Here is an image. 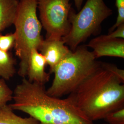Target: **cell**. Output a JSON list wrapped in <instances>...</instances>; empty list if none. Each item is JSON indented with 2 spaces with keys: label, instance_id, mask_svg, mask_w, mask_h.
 Listing matches in <instances>:
<instances>
[{
  "label": "cell",
  "instance_id": "6da1fadb",
  "mask_svg": "<svg viewBox=\"0 0 124 124\" xmlns=\"http://www.w3.org/2000/svg\"><path fill=\"white\" fill-rule=\"evenodd\" d=\"M13 110L26 113L40 124H94L70 95L64 99L50 96L44 85L23 78L13 92Z\"/></svg>",
  "mask_w": 124,
  "mask_h": 124
},
{
  "label": "cell",
  "instance_id": "7a4b0ae2",
  "mask_svg": "<svg viewBox=\"0 0 124 124\" xmlns=\"http://www.w3.org/2000/svg\"><path fill=\"white\" fill-rule=\"evenodd\" d=\"M124 82L102 65L70 94L89 120L104 119L124 107Z\"/></svg>",
  "mask_w": 124,
  "mask_h": 124
},
{
  "label": "cell",
  "instance_id": "3957f363",
  "mask_svg": "<svg viewBox=\"0 0 124 124\" xmlns=\"http://www.w3.org/2000/svg\"><path fill=\"white\" fill-rule=\"evenodd\" d=\"M85 45H80L72 51L55 69L51 86L46 90L50 96L60 98L74 93L90 75L98 69L97 61Z\"/></svg>",
  "mask_w": 124,
  "mask_h": 124
},
{
  "label": "cell",
  "instance_id": "277c9868",
  "mask_svg": "<svg viewBox=\"0 0 124 124\" xmlns=\"http://www.w3.org/2000/svg\"><path fill=\"white\" fill-rule=\"evenodd\" d=\"M37 7L36 0H19L13 23L15 28L14 48L20 60L18 74L23 78L27 76L32 50H38L44 40L41 35L42 26L37 15Z\"/></svg>",
  "mask_w": 124,
  "mask_h": 124
},
{
  "label": "cell",
  "instance_id": "5b68a950",
  "mask_svg": "<svg viewBox=\"0 0 124 124\" xmlns=\"http://www.w3.org/2000/svg\"><path fill=\"white\" fill-rule=\"evenodd\" d=\"M112 13V10L103 0H86L77 13L72 8L69 17L70 30L62 40L72 51H74L91 36L99 34L102 23Z\"/></svg>",
  "mask_w": 124,
  "mask_h": 124
},
{
  "label": "cell",
  "instance_id": "8992f818",
  "mask_svg": "<svg viewBox=\"0 0 124 124\" xmlns=\"http://www.w3.org/2000/svg\"><path fill=\"white\" fill-rule=\"evenodd\" d=\"M40 22L46 31V39H62L69 33L70 0H36Z\"/></svg>",
  "mask_w": 124,
  "mask_h": 124
},
{
  "label": "cell",
  "instance_id": "52a82bcc",
  "mask_svg": "<svg viewBox=\"0 0 124 124\" xmlns=\"http://www.w3.org/2000/svg\"><path fill=\"white\" fill-rule=\"evenodd\" d=\"M92 51L96 59L102 57L124 58V39L111 38L107 35L95 37L86 45Z\"/></svg>",
  "mask_w": 124,
  "mask_h": 124
},
{
  "label": "cell",
  "instance_id": "ba28073f",
  "mask_svg": "<svg viewBox=\"0 0 124 124\" xmlns=\"http://www.w3.org/2000/svg\"><path fill=\"white\" fill-rule=\"evenodd\" d=\"M38 51L44 57L46 65H49L50 74L71 51L62 39H44Z\"/></svg>",
  "mask_w": 124,
  "mask_h": 124
},
{
  "label": "cell",
  "instance_id": "9c48e42d",
  "mask_svg": "<svg viewBox=\"0 0 124 124\" xmlns=\"http://www.w3.org/2000/svg\"><path fill=\"white\" fill-rule=\"evenodd\" d=\"M46 65V62L44 57L38 50L32 49L28 63L27 80L31 82L44 85L49 81L50 78V74L45 70Z\"/></svg>",
  "mask_w": 124,
  "mask_h": 124
},
{
  "label": "cell",
  "instance_id": "30bf717a",
  "mask_svg": "<svg viewBox=\"0 0 124 124\" xmlns=\"http://www.w3.org/2000/svg\"><path fill=\"white\" fill-rule=\"evenodd\" d=\"M19 0H0V32L14 23Z\"/></svg>",
  "mask_w": 124,
  "mask_h": 124
},
{
  "label": "cell",
  "instance_id": "8fae6325",
  "mask_svg": "<svg viewBox=\"0 0 124 124\" xmlns=\"http://www.w3.org/2000/svg\"><path fill=\"white\" fill-rule=\"evenodd\" d=\"M13 111L8 104L0 108V124H40L31 116L23 118L16 115Z\"/></svg>",
  "mask_w": 124,
  "mask_h": 124
},
{
  "label": "cell",
  "instance_id": "7c38bea8",
  "mask_svg": "<svg viewBox=\"0 0 124 124\" xmlns=\"http://www.w3.org/2000/svg\"><path fill=\"white\" fill-rule=\"evenodd\" d=\"M16 61L9 52L0 50V78L9 80L16 73Z\"/></svg>",
  "mask_w": 124,
  "mask_h": 124
},
{
  "label": "cell",
  "instance_id": "4fadbf2b",
  "mask_svg": "<svg viewBox=\"0 0 124 124\" xmlns=\"http://www.w3.org/2000/svg\"><path fill=\"white\" fill-rule=\"evenodd\" d=\"M13 95V92L5 82L4 80L0 78V108L12 100Z\"/></svg>",
  "mask_w": 124,
  "mask_h": 124
},
{
  "label": "cell",
  "instance_id": "5bb4252c",
  "mask_svg": "<svg viewBox=\"0 0 124 124\" xmlns=\"http://www.w3.org/2000/svg\"><path fill=\"white\" fill-rule=\"evenodd\" d=\"M103 120L108 124H124V107L110 112Z\"/></svg>",
  "mask_w": 124,
  "mask_h": 124
},
{
  "label": "cell",
  "instance_id": "9a60e30c",
  "mask_svg": "<svg viewBox=\"0 0 124 124\" xmlns=\"http://www.w3.org/2000/svg\"><path fill=\"white\" fill-rule=\"evenodd\" d=\"M15 36L14 33H10L6 35L0 34V50L5 52H9L14 46Z\"/></svg>",
  "mask_w": 124,
  "mask_h": 124
},
{
  "label": "cell",
  "instance_id": "2e32d148",
  "mask_svg": "<svg viewBox=\"0 0 124 124\" xmlns=\"http://www.w3.org/2000/svg\"><path fill=\"white\" fill-rule=\"evenodd\" d=\"M115 6L118 15L115 23L109 29L108 33L114 31L117 27L124 23V0H115Z\"/></svg>",
  "mask_w": 124,
  "mask_h": 124
},
{
  "label": "cell",
  "instance_id": "e0dca14e",
  "mask_svg": "<svg viewBox=\"0 0 124 124\" xmlns=\"http://www.w3.org/2000/svg\"><path fill=\"white\" fill-rule=\"evenodd\" d=\"M102 65L107 70L111 71L113 74L118 77L122 81L124 82V70L119 68L114 64L107 62H102Z\"/></svg>",
  "mask_w": 124,
  "mask_h": 124
},
{
  "label": "cell",
  "instance_id": "ac0fdd59",
  "mask_svg": "<svg viewBox=\"0 0 124 124\" xmlns=\"http://www.w3.org/2000/svg\"><path fill=\"white\" fill-rule=\"evenodd\" d=\"M108 37L111 38H119L124 39V23L117 27L114 31L107 35Z\"/></svg>",
  "mask_w": 124,
  "mask_h": 124
},
{
  "label": "cell",
  "instance_id": "d6986e66",
  "mask_svg": "<svg viewBox=\"0 0 124 124\" xmlns=\"http://www.w3.org/2000/svg\"><path fill=\"white\" fill-rule=\"evenodd\" d=\"M74 1L76 8L79 11L82 8L84 0H74Z\"/></svg>",
  "mask_w": 124,
  "mask_h": 124
},
{
  "label": "cell",
  "instance_id": "ffe728a7",
  "mask_svg": "<svg viewBox=\"0 0 124 124\" xmlns=\"http://www.w3.org/2000/svg\"></svg>",
  "mask_w": 124,
  "mask_h": 124
}]
</instances>
